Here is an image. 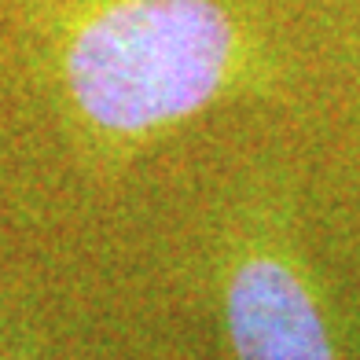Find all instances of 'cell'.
Returning <instances> with one entry per match:
<instances>
[{
    "label": "cell",
    "instance_id": "obj_1",
    "mask_svg": "<svg viewBox=\"0 0 360 360\" xmlns=\"http://www.w3.org/2000/svg\"><path fill=\"white\" fill-rule=\"evenodd\" d=\"M48 48L63 110L103 169L228 103L305 129L353 96L257 0H59Z\"/></svg>",
    "mask_w": 360,
    "mask_h": 360
},
{
    "label": "cell",
    "instance_id": "obj_2",
    "mask_svg": "<svg viewBox=\"0 0 360 360\" xmlns=\"http://www.w3.org/2000/svg\"><path fill=\"white\" fill-rule=\"evenodd\" d=\"M206 283L232 360H360V316L309 221L298 136L228 173L210 210Z\"/></svg>",
    "mask_w": 360,
    "mask_h": 360
},
{
    "label": "cell",
    "instance_id": "obj_3",
    "mask_svg": "<svg viewBox=\"0 0 360 360\" xmlns=\"http://www.w3.org/2000/svg\"><path fill=\"white\" fill-rule=\"evenodd\" d=\"M298 140L316 247L360 316V92L298 129Z\"/></svg>",
    "mask_w": 360,
    "mask_h": 360
}]
</instances>
